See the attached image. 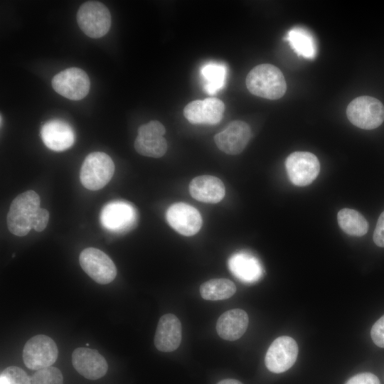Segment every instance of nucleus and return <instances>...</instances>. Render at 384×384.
I'll return each mask as SVG.
<instances>
[{
    "instance_id": "obj_1",
    "label": "nucleus",
    "mask_w": 384,
    "mask_h": 384,
    "mask_svg": "<svg viewBox=\"0 0 384 384\" xmlns=\"http://www.w3.org/2000/svg\"><path fill=\"white\" fill-rule=\"evenodd\" d=\"M245 82L252 94L269 100L282 97L287 90L282 71L271 64H260L253 68L247 74Z\"/></svg>"
},
{
    "instance_id": "obj_2",
    "label": "nucleus",
    "mask_w": 384,
    "mask_h": 384,
    "mask_svg": "<svg viewBox=\"0 0 384 384\" xmlns=\"http://www.w3.org/2000/svg\"><path fill=\"white\" fill-rule=\"evenodd\" d=\"M40 197L29 190L17 196L7 214L9 230L16 236H24L32 228L33 218L40 207Z\"/></svg>"
},
{
    "instance_id": "obj_3",
    "label": "nucleus",
    "mask_w": 384,
    "mask_h": 384,
    "mask_svg": "<svg viewBox=\"0 0 384 384\" xmlns=\"http://www.w3.org/2000/svg\"><path fill=\"white\" fill-rule=\"evenodd\" d=\"M114 172L111 157L101 151L92 152L85 159L80 170V181L84 187L97 191L106 186Z\"/></svg>"
},
{
    "instance_id": "obj_4",
    "label": "nucleus",
    "mask_w": 384,
    "mask_h": 384,
    "mask_svg": "<svg viewBox=\"0 0 384 384\" xmlns=\"http://www.w3.org/2000/svg\"><path fill=\"white\" fill-rule=\"evenodd\" d=\"M346 114L353 125L373 129L378 127L384 120V106L375 97L361 96L348 104Z\"/></svg>"
},
{
    "instance_id": "obj_5",
    "label": "nucleus",
    "mask_w": 384,
    "mask_h": 384,
    "mask_svg": "<svg viewBox=\"0 0 384 384\" xmlns=\"http://www.w3.org/2000/svg\"><path fill=\"white\" fill-rule=\"evenodd\" d=\"M77 22L82 31L92 38L105 36L111 26V14L101 2L90 1L82 4L77 13Z\"/></svg>"
},
{
    "instance_id": "obj_6",
    "label": "nucleus",
    "mask_w": 384,
    "mask_h": 384,
    "mask_svg": "<svg viewBox=\"0 0 384 384\" xmlns=\"http://www.w3.org/2000/svg\"><path fill=\"white\" fill-rule=\"evenodd\" d=\"M58 356L56 343L50 337L43 334L30 338L23 350L25 366L35 370L51 366L56 361Z\"/></svg>"
},
{
    "instance_id": "obj_7",
    "label": "nucleus",
    "mask_w": 384,
    "mask_h": 384,
    "mask_svg": "<svg viewBox=\"0 0 384 384\" xmlns=\"http://www.w3.org/2000/svg\"><path fill=\"white\" fill-rule=\"evenodd\" d=\"M79 262L84 272L98 284H109L116 277L117 268L114 263L99 249H84L80 254Z\"/></svg>"
},
{
    "instance_id": "obj_8",
    "label": "nucleus",
    "mask_w": 384,
    "mask_h": 384,
    "mask_svg": "<svg viewBox=\"0 0 384 384\" xmlns=\"http://www.w3.org/2000/svg\"><path fill=\"white\" fill-rule=\"evenodd\" d=\"M286 170L291 182L297 186L311 183L317 177L320 164L317 157L308 151H295L285 161Z\"/></svg>"
},
{
    "instance_id": "obj_9",
    "label": "nucleus",
    "mask_w": 384,
    "mask_h": 384,
    "mask_svg": "<svg viewBox=\"0 0 384 384\" xmlns=\"http://www.w3.org/2000/svg\"><path fill=\"white\" fill-rule=\"evenodd\" d=\"M165 132L164 126L156 120L141 125L134 141L136 151L145 156H163L168 149L166 140L164 137Z\"/></svg>"
},
{
    "instance_id": "obj_10",
    "label": "nucleus",
    "mask_w": 384,
    "mask_h": 384,
    "mask_svg": "<svg viewBox=\"0 0 384 384\" xmlns=\"http://www.w3.org/2000/svg\"><path fill=\"white\" fill-rule=\"evenodd\" d=\"M52 86L60 95L69 100H80L88 94L90 82L84 70L69 68L53 78Z\"/></svg>"
},
{
    "instance_id": "obj_11",
    "label": "nucleus",
    "mask_w": 384,
    "mask_h": 384,
    "mask_svg": "<svg viewBox=\"0 0 384 384\" xmlns=\"http://www.w3.org/2000/svg\"><path fill=\"white\" fill-rule=\"evenodd\" d=\"M298 351V345L293 338L279 336L271 343L266 353L265 366L274 373L285 372L295 363Z\"/></svg>"
},
{
    "instance_id": "obj_12",
    "label": "nucleus",
    "mask_w": 384,
    "mask_h": 384,
    "mask_svg": "<svg viewBox=\"0 0 384 384\" xmlns=\"http://www.w3.org/2000/svg\"><path fill=\"white\" fill-rule=\"evenodd\" d=\"M251 137L250 126L243 121L235 120L218 133L214 141L222 151L230 155H236L244 150Z\"/></svg>"
},
{
    "instance_id": "obj_13",
    "label": "nucleus",
    "mask_w": 384,
    "mask_h": 384,
    "mask_svg": "<svg viewBox=\"0 0 384 384\" xmlns=\"http://www.w3.org/2000/svg\"><path fill=\"white\" fill-rule=\"evenodd\" d=\"M225 105L215 97L191 101L183 109L186 119L192 124H218L223 118Z\"/></svg>"
},
{
    "instance_id": "obj_14",
    "label": "nucleus",
    "mask_w": 384,
    "mask_h": 384,
    "mask_svg": "<svg viewBox=\"0 0 384 384\" xmlns=\"http://www.w3.org/2000/svg\"><path fill=\"white\" fill-rule=\"evenodd\" d=\"M166 219L175 230L185 236L196 234L202 225L199 211L185 203L172 204L167 210Z\"/></svg>"
},
{
    "instance_id": "obj_15",
    "label": "nucleus",
    "mask_w": 384,
    "mask_h": 384,
    "mask_svg": "<svg viewBox=\"0 0 384 384\" xmlns=\"http://www.w3.org/2000/svg\"><path fill=\"white\" fill-rule=\"evenodd\" d=\"M137 220L134 208L129 203L114 201L107 204L100 214V221L107 230L123 232L133 227Z\"/></svg>"
},
{
    "instance_id": "obj_16",
    "label": "nucleus",
    "mask_w": 384,
    "mask_h": 384,
    "mask_svg": "<svg viewBox=\"0 0 384 384\" xmlns=\"http://www.w3.org/2000/svg\"><path fill=\"white\" fill-rule=\"evenodd\" d=\"M72 363L81 375L92 380L103 377L108 368L105 358L97 350L84 347L73 351Z\"/></svg>"
},
{
    "instance_id": "obj_17",
    "label": "nucleus",
    "mask_w": 384,
    "mask_h": 384,
    "mask_svg": "<svg viewBox=\"0 0 384 384\" xmlns=\"http://www.w3.org/2000/svg\"><path fill=\"white\" fill-rule=\"evenodd\" d=\"M181 341V324L176 316L173 314L163 315L158 322L154 345L162 352L175 351Z\"/></svg>"
},
{
    "instance_id": "obj_18",
    "label": "nucleus",
    "mask_w": 384,
    "mask_h": 384,
    "mask_svg": "<svg viewBox=\"0 0 384 384\" xmlns=\"http://www.w3.org/2000/svg\"><path fill=\"white\" fill-rule=\"evenodd\" d=\"M41 133L45 145L55 151L68 149L74 143L75 135L73 129L68 124L59 119L45 123Z\"/></svg>"
},
{
    "instance_id": "obj_19",
    "label": "nucleus",
    "mask_w": 384,
    "mask_h": 384,
    "mask_svg": "<svg viewBox=\"0 0 384 384\" xmlns=\"http://www.w3.org/2000/svg\"><path fill=\"white\" fill-rule=\"evenodd\" d=\"M189 191L193 198L207 203H217L225 194V186L222 181L210 175H202L194 178L189 184Z\"/></svg>"
},
{
    "instance_id": "obj_20",
    "label": "nucleus",
    "mask_w": 384,
    "mask_h": 384,
    "mask_svg": "<svg viewBox=\"0 0 384 384\" xmlns=\"http://www.w3.org/2000/svg\"><path fill=\"white\" fill-rule=\"evenodd\" d=\"M248 323V315L244 310L233 309L226 311L218 318L216 331L222 338L235 341L245 334Z\"/></svg>"
},
{
    "instance_id": "obj_21",
    "label": "nucleus",
    "mask_w": 384,
    "mask_h": 384,
    "mask_svg": "<svg viewBox=\"0 0 384 384\" xmlns=\"http://www.w3.org/2000/svg\"><path fill=\"white\" fill-rule=\"evenodd\" d=\"M228 266L230 272L244 282H255L262 274L260 261L252 255L245 252H238L230 257Z\"/></svg>"
},
{
    "instance_id": "obj_22",
    "label": "nucleus",
    "mask_w": 384,
    "mask_h": 384,
    "mask_svg": "<svg viewBox=\"0 0 384 384\" xmlns=\"http://www.w3.org/2000/svg\"><path fill=\"white\" fill-rule=\"evenodd\" d=\"M286 39L294 52L299 56L313 59L316 55L317 47L313 35L303 27L290 29Z\"/></svg>"
},
{
    "instance_id": "obj_23",
    "label": "nucleus",
    "mask_w": 384,
    "mask_h": 384,
    "mask_svg": "<svg viewBox=\"0 0 384 384\" xmlns=\"http://www.w3.org/2000/svg\"><path fill=\"white\" fill-rule=\"evenodd\" d=\"M203 89L209 95H214L225 84L227 68L224 63L208 62L201 68Z\"/></svg>"
},
{
    "instance_id": "obj_24",
    "label": "nucleus",
    "mask_w": 384,
    "mask_h": 384,
    "mask_svg": "<svg viewBox=\"0 0 384 384\" xmlns=\"http://www.w3.org/2000/svg\"><path fill=\"white\" fill-rule=\"evenodd\" d=\"M338 223L346 234L361 237L368 230L366 219L357 210L343 208L337 214Z\"/></svg>"
},
{
    "instance_id": "obj_25",
    "label": "nucleus",
    "mask_w": 384,
    "mask_h": 384,
    "mask_svg": "<svg viewBox=\"0 0 384 384\" xmlns=\"http://www.w3.org/2000/svg\"><path fill=\"white\" fill-rule=\"evenodd\" d=\"M236 292L235 284L225 278L212 279L200 287V294L203 299L218 301L231 297Z\"/></svg>"
},
{
    "instance_id": "obj_26",
    "label": "nucleus",
    "mask_w": 384,
    "mask_h": 384,
    "mask_svg": "<svg viewBox=\"0 0 384 384\" xmlns=\"http://www.w3.org/2000/svg\"><path fill=\"white\" fill-rule=\"evenodd\" d=\"M31 384H63L61 371L53 366H49L36 371L31 376Z\"/></svg>"
},
{
    "instance_id": "obj_27",
    "label": "nucleus",
    "mask_w": 384,
    "mask_h": 384,
    "mask_svg": "<svg viewBox=\"0 0 384 384\" xmlns=\"http://www.w3.org/2000/svg\"><path fill=\"white\" fill-rule=\"evenodd\" d=\"M0 384H31V380L23 369L9 366L1 371Z\"/></svg>"
},
{
    "instance_id": "obj_28",
    "label": "nucleus",
    "mask_w": 384,
    "mask_h": 384,
    "mask_svg": "<svg viewBox=\"0 0 384 384\" xmlns=\"http://www.w3.org/2000/svg\"><path fill=\"white\" fill-rule=\"evenodd\" d=\"M370 336L376 346L384 348V315L372 326Z\"/></svg>"
},
{
    "instance_id": "obj_29",
    "label": "nucleus",
    "mask_w": 384,
    "mask_h": 384,
    "mask_svg": "<svg viewBox=\"0 0 384 384\" xmlns=\"http://www.w3.org/2000/svg\"><path fill=\"white\" fill-rule=\"evenodd\" d=\"M48 219V211L45 208H40L33 218L32 228L37 232L43 231L47 226Z\"/></svg>"
},
{
    "instance_id": "obj_30",
    "label": "nucleus",
    "mask_w": 384,
    "mask_h": 384,
    "mask_svg": "<svg viewBox=\"0 0 384 384\" xmlns=\"http://www.w3.org/2000/svg\"><path fill=\"white\" fill-rule=\"evenodd\" d=\"M345 384H380L378 378L371 373H361L347 380Z\"/></svg>"
},
{
    "instance_id": "obj_31",
    "label": "nucleus",
    "mask_w": 384,
    "mask_h": 384,
    "mask_svg": "<svg viewBox=\"0 0 384 384\" xmlns=\"http://www.w3.org/2000/svg\"><path fill=\"white\" fill-rule=\"evenodd\" d=\"M373 241L378 247H384V211L378 219L373 233Z\"/></svg>"
},
{
    "instance_id": "obj_32",
    "label": "nucleus",
    "mask_w": 384,
    "mask_h": 384,
    "mask_svg": "<svg viewBox=\"0 0 384 384\" xmlns=\"http://www.w3.org/2000/svg\"><path fill=\"white\" fill-rule=\"evenodd\" d=\"M217 384H242L240 381L235 379H224L219 381Z\"/></svg>"
}]
</instances>
